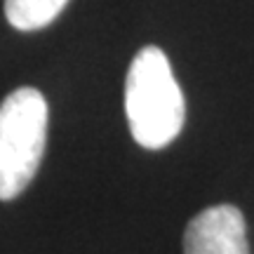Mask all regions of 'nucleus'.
Returning <instances> with one entry per match:
<instances>
[{
    "label": "nucleus",
    "instance_id": "nucleus-1",
    "mask_svg": "<svg viewBox=\"0 0 254 254\" xmlns=\"http://www.w3.org/2000/svg\"><path fill=\"white\" fill-rule=\"evenodd\" d=\"M125 113L139 146L158 151L179 136L186 120V101L160 47H141L125 80Z\"/></svg>",
    "mask_w": 254,
    "mask_h": 254
},
{
    "label": "nucleus",
    "instance_id": "nucleus-2",
    "mask_svg": "<svg viewBox=\"0 0 254 254\" xmlns=\"http://www.w3.org/2000/svg\"><path fill=\"white\" fill-rule=\"evenodd\" d=\"M47 141V101L33 87L0 104V200L17 198L36 177Z\"/></svg>",
    "mask_w": 254,
    "mask_h": 254
},
{
    "label": "nucleus",
    "instance_id": "nucleus-3",
    "mask_svg": "<svg viewBox=\"0 0 254 254\" xmlns=\"http://www.w3.org/2000/svg\"><path fill=\"white\" fill-rule=\"evenodd\" d=\"M184 254H250L243 212L233 205L198 212L184 233Z\"/></svg>",
    "mask_w": 254,
    "mask_h": 254
},
{
    "label": "nucleus",
    "instance_id": "nucleus-4",
    "mask_svg": "<svg viewBox=\"0 0 254 254\" xmlns=\"http://www.w3.org/2000/svg\"><path fill=\"white\" fill-rule=\"evenodd\" d=\"M68 0H5V17L19 31H38L52 24Z\"/></svg>",
    "mask_w": 254,
    "mask_h": 254
}]
</instances>
